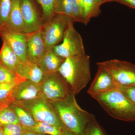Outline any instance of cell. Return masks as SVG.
Here are the masks:
<instances>
[{
	"instance_id": "cell-28",
	"label": "cell",
	"mask_w": 135,
	"mask_h": 135,
	"mask_svg": "<svg viewBox=\"0 0 135 135\" xmlns=\"http://www.w3.org/2000/svg\"><path fill=\"white\" fill-rule=\"evenodd\" d=\"M83 135H104L95 120L87 126Z\"/></svg>"
},
{
	"instance_id": "cell-36",
	"label": "cell",
	"mask_w": 135,
	"mask_h": 135,
	"mask_svg": "<svg viewBox=\"0 0 135 135\" xmlns=\"http://www.w3.org/2000/svg\"><path fill=\"white\" fill-rule=\"evenodd\" d=\"M0 135H4L3 133L2 129L1 127H0Z\"/></svg>"
},
{
	"instance_id": "cell-29",
	"label": "cell",
	"mask_w": 135,
	"mask_h": 135,
	"mask_svg": "<svg viewBox=\"0 0 135 135\" xmlns=\"http://www.w3.org/2000/svg\"><path fill=\"white\" fill-rule=\"evenodd\" d=\"M119 88L126 97L135 105V85L119 87Z\"/></svg>"
},
{
	"instance_id": "cell-10",
	"label": "cell",
	"mask_w": 135,
	"mask_h": 135,
	"mask_svg": "<svg viewBox=\"0 0 135 135\" xmlns=\"http://www.w3.org/2000/svg\"><path fill=\"white\" fill-rule=\"evenodd\" d=\"M97 65L98 68L97 71L88 90V93L92 97L119 88L112 75L106 68L99 62L97 63Z\"/></svg>"
},
{
	"instance_id": "cell-5",
	"label": "cell",
	"mask_w": 135,
	"mask_h": 135,
	"mask_svg": "<svg viewBox=\"0 0 135 135\" xmlns=\"http://www.w3.org/2000/svg\"><path fill=\"white\" fill-rule=\"evenodd\" d=\"M74 22L71 17L62 14H55L43 23L41 30L46 49H52L61 41L70 23Z\"/></svg>"
},
{
	"instance_id": "cell-25",
	"label": "cell",
	"mask_w": 135,
	"mask_h": 135,
	"mask_svg": "<svg viewBox=\"0 0 135 135\" xmlns=\"http://www.w3.org/2000/svg\"><path fill=\"white\" fill-rule=\"evenodd\" d=\"M11 7V0H0V29L7 23Z\"/></svg>"
},
{
	"instance_id": "cell-34",
	"label": "cell",
	"mask_w": 135,
	"mask_h": 135,
	"mask_svg": "<svg viewBox=\"0 0 135 135\" xmlns=\"http://www.w3.org/2000/svg\"><path fill=\"white\" fill-rule=\"evenodd\" d=\"M62 135H76L74 134L72 132L68 130L67 129L64 128L63 130L62 134Z\"/></svg>"
},
{
	"instance_id": "cell-27",
	"label": "cell",
	"mask_w": 135,
	"mask_h": 135,
	"mask_svg": "<svg viewBox=\"0 0 135 135\" xmlns=\"http://www.w3.org/2000/svg\"><path fill=\"white\" fill-rule=\"evenodd\" d=\"M1 128L4 135H23L25 130L19 123L9 124Z\"/></svg>"
},
{
	"instance_id": "cell-24",
	"label": "cell",
	"mask_w": 135,
	"mask_h": 135,
	"mask_svg": "<svg viewBox=\"0 0 135 135\" xmlns=\"http://www.w3.org/2000/svg\"><path fill=\"white\" fill-rule=\"evenodd\" d=\"M55 13L66 15L73 18L72 0H57Z\"/></svg>"
},
{
	"instance_id": "cell-6",
	"label": "cell",
	"mask_w": 135,
	"mask_h": 135,
	"mask_svg": "<svg viewBox=\"0 0 135 135\" xmlns=\"http://www.w3.org/2000/svg\"><path fill=\"white\" fill-rule=\"evenodd\" d=\"M40 84L42 97L51 103L64 100L72 94L58 72L46 74Z\"/></svg>"
},
{
	"instance_id": "cell-21",
	"label": "cell",
	"mask_w": 135,
	"mask_h": 135,
	"mask_svg": "<svg viewBox=\"0 0 135 135\" xmlns=\"http://www.w3.org/2000/svg\"><path fill=\"white\" fill-rule=\"evenodd\" d=\"M17 123H19L17 117L10 104L0 110V127Z\"/></svg>"
},
{
	"instance_id": "cell-26",
	"label": "cell",
	"mask_w": 135,
	"mask_h": 135,
	"mask_svg": "<svg viewBox=\"0 0 135 135\" xmlns=\"http://www.w3.org/2000/svg\"><path fill=\"white\" fill-rule=\"evenodd\" d=\"M20 83H1L0 84V101H7L10 102L9 98L11 92L14 88Z\"/></svg>"
},
{
	"instance_id": "cell-30",
	"label": "cell",
	"mask_w": 135,
	"mask_h": 135,
	"mask_svg": "<svg viewBox=\"0 0 135 135\" xmlns=\"http://www.w3.org/2000/svg\"><path fill=\"white\" fill-rule=\"evenodd\" d=\"M73 19L74 22L83 23L81 10L78 0H72Z\"/></svg>"
},
{
	"instance_id": "cell-20",
	"label": "cell",
	"mask_w": 135,
	"mask_h": 135,
	"mask_svg": "<svg viewBox=\"0 0 135 135\" xmlns=\"http://www.w3.org/2000/svg\"><path fill=\"white\" fill-rule=\"evenodd\" d=\"M64 128L58 127L44 122H36L33 127L26 130L47 135H62Z\"/></svg>"
},
{
	"instance_id": "cell-32",
	"label": "cell",
	"mask_w": 135,
	"mask_h": 135,
	"mask_svg": "<svg viewBox=\"0 0 135 135\" xmlns=\"http://www.w3.org/2000/svg\"><path fill=\"white\" fill-rule=\"evenodd\" d=\"M25 130V129H24ZM23 135H47L44 134H41V133H36L33 131L25 130L24 132L23 133Z\"/></svg>"
},
{
	"instance_id": "cell-15",
	"label": "cell",
	"mask_w": 135,
	"mask_h": 135,
	"mask_svg": "<svg viewBox=\"0 0 135 135\" xmlns=\"http://www.w3.org/2000/svg\"><path fill=\"white\" fill-rule=\"evenodd\" d=\"M3 28L25 33L21 11V0H11V8L8 18L5 26Z\"/></svg>"
},
{
	"instance_id": "cell-13",
	"label": "cell",
	"mask_w": 135,
	"mask_h": 135,
	"mask_svg": "<svg viewBox=\"0 0 135 135\" xmlns=\"http://www.w3.org/2000/svg\"><path fill=\"white\" fill-rule=\"evenodd\" d=\"M41 29L31 33H26L27 60L37 64L47 51Z\"/></svg>"
},
{
	"instance_id": "cell-17",
	"label": "cell",
	"mask_w": 135,
	"mask_h": 135,
	"mask_svg": "<svg viewBox=\"0 0 135 135\" xmlns=\"http://www.w3.org/2000/svg\"><path fill=\"white\" fill-rule=\"evenodd\" d=\"M65 59L56 55L52 49L48 50L38 64L46 74L53 73L58 72Z\"/></svg>"
},
{
	"instance_id": "cell-7",
	"label": "cell",
	"mask_w": 135,
	"mask_h": 135,
	"mask_svg": "<svg viewBox=\"0 0 135 135\" xmlns=\"http://www.w3.org/2000/svg\"><path fill=\"white\" fill-rule=\"evenodd\" d=\"M74 23L71 22L68 27L62 42L52 49L56 55L65 59L86 53L82 37L74 27Z\"/></svg>"
},
{
	"instance_id": "cell-16",
	"label": "cell",
	"mask_w": 135,
	"mask_h": 135,
	"mask_svg": "<svg viewBox=\"0 0 135 135\" xmlns=\"http://www.w3.org/2000/svg\"><path fill=\"white\" fill-rule=\"evenodd\" d=\"M0 50V65L8 70L16 73L18 66L21 61L11 47L5 41Z\"/></svg>"
},
{
	"instance_id": "cell-1",
	"label": "cell",
	"mask_w": 135,
	"mask_h": 135,
	"mask_svg": "<svg viewBox=\"0 0 135 135\" xmlns=\"http://www.w3.org/2000/svg\"><path fill=\"white\" fill-rule=\"evenodd\" d=\"M58 73L65 81L71 93L77 95L91 80L89 56L85 53L65 59Z\"/></svg>"
},
{
	"instance_id": "cell-14",
	"label": "cell",
	"mask_w": 135,
	"mask_h": 135,
	"mask_svg": "<svg viewBox=\"0 0 135 135\" xmlns=\"http://www.w3.org/2000/svg\"><path fill=\"white\" fill-rule=\"evenodd\" d=\"M16 73L20 77L26 80L40 84L46 74L37 63L27 60L21 62L18 66Z\"/></svg>"
},
{
	"instance_id": "cell-22",
	"label": "cell",
	"mask_w": 135,
	"mask_h": 135,
	"mask_svg": "<svg viewBox=\"0 0 135 135\" xmlns=\"http://www.w3.org/2000/svg\"><path fill=\"white\" fill-rule=\"evenodd\" d=\"M57 0H37L42 10L43 23L52 17L55 14V7Z\"/></svg>"
},
{
	"instance_id": "cell-3",
	"label": "cell",
	"mask_w": 135,
	"mask_h": 135,
	"mask_svg": "<svg viewBox=\"0 0 135 135\" xmlns=\"http://www.w3.org/2000/svg\"><path fill=\"white\" fill-rule=\"evenodd\" d=\"M92 97L114 119L124 121H135V105L119 88Z\"/></svg>"
},
{
	"instance_id": "cell-4",
	"label": "cell",
	"mask_w": 135,
	"mask_h": 135,
	"mask_svg": "<svg viewBox=\"0 0 135 135\" xmlns=\"http://www.w3.org/2000/svg\"><path fill=\"white\" fill-rule=\"evenodd\" d=\"M12 103L26 109L36 122H44L58 127H64L52 104L43 97L26 102Z\"/></svg>"
},
{
	"instance_id": "cell-8",
	"label": "cell",
	"mask_w": 135,
	"mask_h": 135,
	"mask_svg": "<svg viewBox=\"0 0 135 135\" xmlns=\"http://www.w3.org/2000/svg\"><path fill=\"white\" fill-rule=\"evenodd\" d=\"M99 63L109 70L118 87L135 85L134 65L115 59Z\"/></svg>"
},
{
	"instance_id": "cell-12",
	"label": "cell",
	"mask_w": 135,
	"mask_h": 135,
	"mask_svg": "<svg viewBox=\"0 0 135 135\" xmlns=\"http://www.w3.org/2000/svg\"><path fill=\"white\" fill-rule=\"evenodd\" d=\"M0 36L3 41H5L9 44L21 62H26V33L3 28L0 29Z\"/></svg>"
},
{
	"instance_id": "cell-31",
	"label": "cell",
	"mask_w": 135,
	"mask_h": 135,
	"mask_svg": "<svg viewBox=\"0 0 135 135\" xmlns=\"http://www.w3.org/2000/svg\"><path fill=\"white\" fill-rule=\"evenodd\" d=\"M116 2L119 3L135 9V0H116Z\"/></svg>"
},
{
	"instance_id": "cell-2",
	"label": "cell",
	"mask_w": 135,
	"mask_h": 135,
	"mask_svg": "<svg viewBox=\"0 0 135 135\" xmlns=\"http://www.w3.org/2000/svg\"><path fill=\"white\" fill-rule=\"evenodd\" d=\"M51 103L64 127L75 135H83L87 126L95 120L94 114L80 107L73 94Z\"/></svg>"
},
{
	"instance_id": "cell-19",
	"label": "cell",
	"mask_w": 135,
	"mask_h": 135,
	"mask_svg": "<svg viewBox=\"0 0 135 135\" xmlns=\"http://www.w3.org/2000/svg\"><path fill=\"white\" fill-rule=\"evenodd\" d=\"M10 105L16 114L19 123L25 130L31 128L36 125V121L26 109L14 103H11Z\"/></svg>"
},
{
	"instance_id": "cell-11",
	"label": "cell",
	"mask_w": 135,
	"mask_h": 135,
	"mask_svg": "<svg viewBox=\"0 0 135 135\" xmlns=\"http://www.w3.org/2000/svg\"><path fill=\"white\" fill-rule=\"evenodd\" d=\"M21 8L25 33H31L41 29L43 20L32 0H21Z\"/></svg>"
},
{
	"instance_id": "cell-9",
	"label": "cell",
	"mask_w": 135,
	"mask_h": 135,
	"mask_svg": "<svg viewBox=\"0 0 135 135\" xmlns=\"http://www.w3.org/2000/svg\"><path fill=\"white\" fill-rule=\"evenodd\" d=\"M42 97L41 84L25 80L17 84L10 97L11 103L31 101Z\"/></svg>"
},
{
	"instance_id": "cell-23",
	"label": "cell",
	"mask_w": 135,
	"mask_h": 135,
	"mask_svg": "<svg viewBox=\"0 0 135 135\" xmlns=\"http://www.w3.org/2000/svg\"><path fill=\"white\" fill-rule=\"evenodd\" d=\"M25 79L17 73L13 72L0 65V84L3 83L22 82Z\"/></svg>"
},
{
	"instance_id": "cell-35",
	"label": "cell",
	"mask_w": 135,
	"mask_h": 135,
	"mask_svg": "<svg viewBox=\"0 0 135 135\" xmlns=\"http://www.w3.org/2000/svg\"><path fill=\"white\" fill-rule=\"evenodd\" d=\"M104 1H105L106 2V3L109 2H116V0H104Z\"/></svg>"
},
{
	"instance_id": "cell-18",
	"label": "cell",
	"mask_w": 135,
	"mask_h": 135,
	"mask_svg": "<svg viewBox=\"0 0 135 135\" xmlns=\"http://www.w3.org/2000/svg\"><path fill=\"white\" fill-rule=\"evenodd\" d=\"M105 3L104 0H83V23L86 25L92 18L98 17L101 5Z\"/></svg>"
},
{
	"instance_id": "cell-33",
	"label": "cell",
	"mask_w": 135,
	"mask_h": 135,
	"mask_svg": "<svg viewBox=\"0 0 135 135\" xmlns=\"http://www.w3.org/2000/svg\"><path fill=\"white\" fill-rule=\"evenodd\" d=\"M11 104V103L9 101H0V110H1V109H2L3 108Z\"/></svg>"
}]
</instances>
